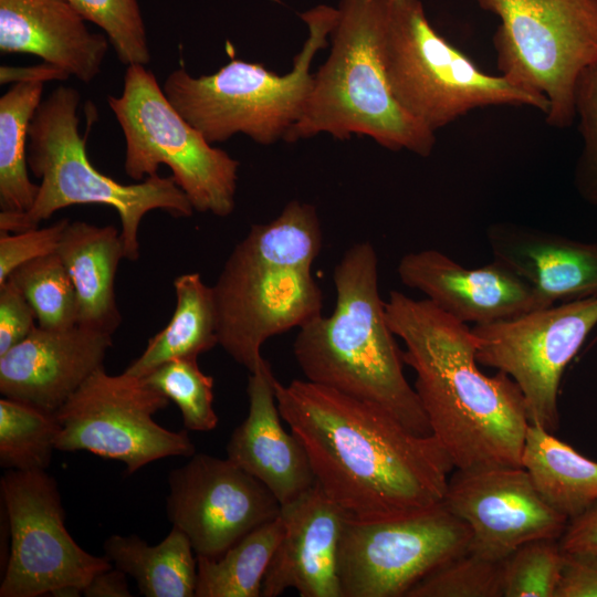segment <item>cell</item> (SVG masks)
<instances>
[{
  "label": "cell",
  "instance_id": "obj_1",
  "mask_svg": "<svg viewBox=\"0 0 597 597\" xmlns=\"http://www.w3.org/2000/svg\"><path fill=\"white\" fill-rule=\"evenodd\" d=\"M275 397L315 483L348 517L399 519L443 503L455 468L433 434H418L377 405L306 379L275 380Z\"/></svg>",
  "mask_w": 597,
  "mask_h": 597
},
{
  "label": "cell",
  "instance_id": "obj_2",
  "mask_svg": "<svg viewBox=\"0 0 597 597\" xmlns=\"http://www.w3.org/2000/svg\"><path fill=\"white\" fill-rule=\"evenodd\" d=\"M387 323L405 344L404 363L417 375L415 390L431 433L455 470L521 467L530 425L523 394L505 373L478 368L471 328L427 298L391 291Z\"/></svg>",
  "mask_w": 597,
  "mask_h": 597
},
{
  "label": "cell",
  "instance_id": "obj_3",
  "mask_svg": "<svg viewBox=\"0 0 597 597\" xmlns=\"http://www.w3.org/2000/svg\"><path fill=\"white\" fill-rule=\"evenodd\" d=\"M333 282V313L300 327L294 339L293 353L306 380L377 405L418 434H432L387 323L374 245H352L335 265Z\"/></svg>",
  "mask_w": 597,
  "mask_h": 597
},
{
  "label": "cell",
  "instance_id": "obj_4",
  "mask_svg": "<svg viewBox=\"0 0 597 597\" xmlns=\"http://www.w3.org/2000/svg\"><path fill=\"white\" fill-rule=\"evenodd\" d=\"M388 0H339L329 33V54L313 74L302 116L284 140L320 134L336 139L370 137L389 150L429 156L436 133L395 101L387 85L379 41Z\"/></svg>",
  "mask_w": 597,
  "mask_h": 597
},
{
  "label": "cell",
  "instance_id": "obj_5",
  "mask_svg": "<svg viewBox=\"0 0 597 597\" xmlns=\"http://www.w3.org/2000/svg\"><path fill=\"white\" fill-rule=\"evenodd\" d=\"M77 90L60 85L41 101L29 127L28 166L40 179L32 207L22 214L0 212V232L17 233L39 227L56 211L73 205H105L118 213L124 258H139L143 218L163 210L175 218L195 209L171 177L158 174L124 185L98 171L88 160L86 138L78 130Z\"/></svg>",
  "mask_w": 597,
  "mask_h": 597
},
{
  "label": "cell",
  "instance_id": "obj_6",
  "mask_svg": "<svg viewBox=\"0 0 597 597\" xmlns=\"http://www.w3.org/2000/svg\"><path fill=\"white\" fill-rule=\"evenodd\" d=\"M336 12V8L320 4L300 14L308 36L286 74L232 59L209 75L192 76L180 66L166 77L163 91L210 144L235 134L261 145L284 139L302 116L313 82L311 65L317 52L328 46Z\"/></svg>",
  "mask_w": 597,
  "mask_h": 597
},
{
  "label": "cell",
  "instance_id": "obj_7",
  "mask_svg": "<svg viewBox=\"0 0 597 597\" xmlns=\"http://www.w3.org/2000/svg\"><path fill=\"white\" fill-rule=\"evenodd\" d=\"M379 55L397 104L433 133L488 106L548 111L544 96L483 72L449 43L430 24L420 0H388Z\"/></svg>",
  "mask_w": 597,
  "mask_h": 597
},
{
  "label": "cell",
  "instance_id": "obj_8",
  "mask_svg": "<svg viewBox=\"0 0 597 597\" xmlns=\"http://www.w3.org/2000/svg\"><path fill=\"white\" fill-rule=\"evenodd\" d=\"M475 1L500 19L492 38L500 75L547 100V125L570 127L578 80L597 63V0Z\"/></svg>",
  "mask_w": 597,
  "mask_h": 597
},
{
  "label": "cell",
  "instance_id": "obj_9",
  "mask_svg": "<svg viewBox=\"0 0 597 597\" xmlns=\"http://www.w3.org/2000/svg\"><path fill=\"white\" fill-rule=\"evenodd\" d=\"M107 103L124 134L129 178L140 181L165 165L196 211L233 212L240 163L177 112L146 65H128L122 94L109 95Z\"/></svg>",
  "mask_w": 597,
  "mask_h": 597
},
{
  "label": "cell",
  "instance_id": "obj_10",
  "mask_svg": "<svg viewBox=\"0 0 597 597\" xmlns=\"http://www.w3.org/2000/svg\"><path fill=\"white\" fill-rule=\"evenodd\" d=\"M0 489L10 532L0 597L80 596L113 566L70 535L57 483L45 470H7Z\"/></svg>",
  "mask_w": 597,
  "mask_h": 597
},
{
  "label": "cell",
  "instance_id": "obj_11",
  "mask_svg": "<svg viewBox=\"0 0 597 597\" xmlns=\"http://www.w3.org/2000/svg\"><path fill=\"white\" fill-rule=\"evenodd\" d=\"M169 399L143 378L96 369L55 411L56 450L87 451L121 461L128 474L156 460L195 454L186 431H170L153 416Z\"/></svg>",
  "mask_w": 597,
  "mask_h": 597
},
{
  "label": "cell",
  "instance_id": "obj_12",
  "mask_svg": "<svg viewBox=\"0 0 597 597\" xmlns=\"http://www.w3.org/2000/svg\"><path fill=\"white\" fill-rule=\"evenodd\" d=\"M312 266L256 253L240 241L212 286L218 345L250 373L265 359L266 339L322 314L323 293Z\"/></svg>",
  "mask_w": 597,
  "mask_h": 597
},
{
  "label": "cell",
  "instance_id": "obj_13",
  "mask_svg": "<svg viewBox=\"0 0 597 597\" xmlns=\"http://www.w3.org/2000/svg\"><path fill=\"white\" fill-rule=\"evenodd\" d=\"M471 531L443 503L399 519L346 517L337 554L342 597H406L446 562L469 552Z\"/></svg>",
  "mask_w": 597,
  "mask_h": 597
},
{
  "label": "cell",
  "instance_id": "obj_14",
  "mask_svg": "<svg viewBox=\"0 0 597 597\" xmlns=\"http://www.w3.org/2000/svg\"><path fill=\"white\" fill-rule=\"evenodd\" d=\"M596 326L597 297L553 304L471 331L478 364L509 375L523 394L530 422L555 432L563 374Z\"/></svg>",
  "mask_w": 597,
  "mask_h": 597
},
{
  "label": "cell",
  "instance_id": "obj_15",
  "mask_svg": "<svg viewBox=\"0 0 597 597\" xmlns=\"http://www.w3.org/2000/svg\"><path fill=\"white\" fill-rule=\"evenodd\" d=\"M168 485V519L196 556H221L281 511L273 493L228 458L195 453L169 472Z\"/></svg>",
  "mask_w": 597,
  "mask_h": 597
},
{
  "label": "cell",
  "instance_id": "obj_16",
  "mask_svg": "<svg viewBox=\"0 0 597 597\" xmlns=\"http://www.w3.org/2000/svg\"><path fill=\"white\" fill-rule=\"evenodd\" d=\"M443 505L469 526V552L496 562L527 542L559 540L569 521L547 504L522 467L455 470Z\"/></svg>",
  "mask_w": 597,
  "mask_h": 597
},
{
  "label": "cell",
  "instance_id": "obj_17",
  "mask_svg": "<svg viewBox=\"0 0 597 597\" xmlns=\"http://www.w3.org/2000/svg\"><path fill=\"white\" fill-rule=\"evenodd\" d=\"M401 283L425 294L440 310L468 324L483 325L551 306L504 262L464 268L447 254L426 249L398 263Z\"/></svg>",
  "mask_w": 597,
  "mask_h": 597
},
{
  "label": "cell",
  "instance_id": "obj_18",
  "mask_svg": "<svg viewBox=\"0 0 597 597\" xmlns=\"http://www.w3.org/2000/svg\"><path fill=\"white\" fill-rule=\"evenodd\" d=\"M112 335L80 325L46 329L36 325L0 356V392L44 411H55L98 368Z\"/></svg>",
  "mask_w": 597,
  "mask_h": 597
},
{
  "label": "cell",
  "instance_id": "obj_19",
  "mask_svg": "<svg viewBox=\"0 0 597 597\" xmlns=\"http://www.w3.org/2000/svg\"><path fill=\"white\" fill-rule=\"evenodd\" d=\"M283 535L262 583V597L294 588L302 597H342L339 540L347 515L315 483L281 505Z\"/></svg>",
  "mask_w": 597,
  "mask_h": 597
},
{
  "label": "cell",
  "instance_id": "obj_20",
  "mask_svg": "<svg viewBox=\"0 0 597 597\" xmlns=\"http://www.w3.org/2000/svg\"><path fill=\"white\" fill-rule=\"evenodd\" d=\"M275 380L266 360L250 373L249 412L226 449L228 459L262 482L283 505L312 488L315 476L303 444L280 421Z\"/></svg>",
  "mask_w": 597,
  "mask_h": 597
},
{
  "label": "cell",
  "instance_id": "obj_21",
  "mask_svg": "<svg viewBox=\"0 0 597 597\" xmlns=\"http://www.w3.org/2000/svg\"><path fill=\"white\" fill-rule=\"evenodd\" d=\"M493 258L530 283L549 304L597 297V242L515 222L485 230Z\"/></svg>",
  "mask_w": 597,
  "mask_h": 597
},
{
  "label": "cell",
  "instance_id": "obj_22",
  "mask_svg": "<svg viewBox=\"0 0 597 597\" xmlns=\"http://www.w3.org/2000/svg\"><path fill=\"white\" fill-rule=\"evenodd\" d=\"M105 34L91 32L69 0H0V51L32 54L90 83L108 51Z\"/></svg>",
  "mask_w": 597,
  "mask_h": 597
},
{
  "label": "cell",
  "instance_id": "obj_23",
  "mask_svg": "<svg viewBox=\"0 0 597 597\" xmlns=\"http://www.w3.org/2000/svg\"><path fill=\"white\" fill-rule=\"evenodd\" d=\"M56 253L74 285L77 325L113 335L122 322L115 296V275L124 245L114 226L70 221Z\"/></svg>",
  "mask_w": 597,
  "mask_h": 597
},
{
  "label": "cell",
  "instance_id": "obj_24",
  "mask_svg": "<svg viewBox=\"0 0 597 597\" xmlns=\"http://www.w3.org/2000/svg\"><path fill=\"white\" fill-rule=\"evenodd\" d=\"M553 433L530 422L521 467L547 504L570 520L597 504V461Z\"/></svg>",
  "mask_w": 597,
  "mask_h": 597
},
{
  "label": "cell",
  "instance_id": "obj_25",
  "mask_svg": "<svg viewBox=\"0 0 597 597\" xmlns=\"http://www.w3.org/2000/svg\"><path fill=\"white\" fill-rule=\"evenodd\" d=\"M176 307L169 323L151 338L124 373L139 378L176 359L198 358L218 345L217 310L212 286L198 272L174 280Z\"/></svg>",
  "mask_w": 597,
  "mask_h": 597
},
{
  "label": "cell",
  "instance_id": "obj_26",
  "mask_svg": "<svg viewBox=\"0 0 597 597\" xmlns=\"http://www.w3.org/2000/svg\"><path fill=\"white\" fill-rule=\"evenodd\" d=\"M104 556L133 577L145 597H193L197 556L188 537L172 526L151 546L137 535H111L103 544Z\"/></svg>",
  "mask_w": 597,
  "mask_h": 597
},
{
  "label": "cell",
  "instance_id": "obj_27",
  "mask_svg": "<svg viewBox=\"0 0 597 597\" xmlns=\"http://www.w3.org/2000/svg\"><path fill=\"white\" fill-rule=\"evenodd\" d=\"M44 84L17 82L0 98V212L25 213L36 198L39 185L28 174V137Z\"/></svg>",
  "mask_w": 597,
  "mask_h": 597
},
{
  "label": "cell",
  "instance_id": "obj_28",
  "mask_svg": "<svg viewBox=\"0 0 597 597\" xmlns=\"http://www.w3.org/2000/svg\"><path fill=\"white\" fill-rule=\"evenodd\" d=\"M283 535L275 517L252 530L221 556H197L196 597H260L262 583Z\"/></svg>",
  "mask_w": 597,
  "mask_h": 597
},
{
  "label": "cell",
  "instance_id": "obj_29",
  "mask_svg": "<svg viewBox=\"0 0 597 597\" xmlns=\"http://www.w3.org/2000/svg\"><path fill=\"white\" fill-rule=\"evenodd\" d=\"M54 413L27 402L0 400V464L6 470H45L56 450Z\"/></svg>",
  "mask_w": 597,
  "mask_h": 597
},
{
  "label": "cell",
  "instance_id": "obj_30",
  "mask_svg": "<svg viewBox=\"0 0 597 597\" xmlns=\"http://www.w3.org/2000/svg\"><path fill=\"white\" fill-rule=\"evenodd\" d=\"M256 253L302 266H312L323 245L316 208L290 201L271 222L254 224L242 240Z\"/></svg>",
  "mask_w": 597,
  "mask_h": 597
},
{
  "label": "cell",
  "instance_id": "obj_31",
  "mask_svg": "<svg viewBox=\"0 0 597 597\" xmlns=\"http://www.w3.org/2000/svg\"><path fill=\"white\" fill-rule=\"evenodd\" d=\"M8 280L25 296L40 327L66 329L77 325L76 292L56 252L20 265Z\"/></svg>",
  "mask_w": 597,
  "mask_h": 597
},
{
  "label": "cell",
  "instance_id": "obj_32",
  "mask_svg": "<svg viewBox=\"0 0 597 597\" xmlns=\"http://www.w3.org/2000/svg\"><path fill=\"white\" fill-rule=\"evenodd\" d=\"M143 379L177 405L186 429L207 432L218 426L219 418L213 409V378L200 369L197 358L169 360Z\"/></svg>",
  "mask_w": 597,
  "mask_h": 597
},
{
  "label": "cell",
  "instance_id": "obj_33",
  "mask_svg": "<svg viewBox=\"0 0 597 597\" xmlns=\"http://www.w3.org/2000/svg\"><path fill=\"white\" fill-rule=\"evenodd\" d=\"M564 563L558 540L542 538L521 545L502 561V597H555Z\"/></svg>",
  "mask_w": 597,
  "mask_h": 597
},
{
  "label": "cell",
  "instance_id": "obj_34",
  "mask_svg": "<svg viewBox=\"0 0 597 597\" xmlns=\"http://www.w3.org/2000/svg\"><path fill=\"white\" fill-rule=\"evenodd\" d=\"M501 564L467 552L430 572L406 597H502Z\"/></svg>",
  "mask_w": 597,
  "mask_h": 597
},
{
  "label": "cell",
  "instance_id": "obj_35",
  "mask_svg": "<svg viewBox=\"0 0 597 597\" xmlns=\"http://www.w3.org/2000/svg\"><path fill=\"white\" fill-rule=\"evenodd\" d=\"M69 1L86 21L104 31L123 64L149 63L146 27L137 0Z\"/></svg>",
  "mask_w": 597,
  "mask_h": 597
},
{
  "label": "cell",
  "instance_id": "obj_36",
  "mask_svg": "<svg viewBox=\"0 0 597 597\" xmlns=\"http://www.w3.org/2000/svg\"><path fill=\"white\" fill-rule=\"evenodd\" d=\"M575 113L582 148L573 181L579 197L597 207V63L586 69L578 80Z\"/></svg>",
  "mask_w": 597,
  "mask_h": 597
},
{
  "label": "cell",
  "instance_id": "obj_37",
  "mask_svg": "<svg viewBox=\"0 0 597 597\" xmlns=\"http://www.w3.org/2000/svg\"><path fill=\"white\" fill-rule=\"evenodd\" d=\"M67 218L44 228H32L17 233L0 234V285L20 265L56 252Z\"/></svg>",
  "mask_w": 597,
  "mask_h": 597
},
{
  "label": "cell",
  "instance_id": "obj_38",
  "mask_svg": "<svg viewBox=\"0 0 597 597\" xmlns=\"http://www.w3.org/2000/svg\"><path fill=\"white\" fill-rule=\"evenodd\" d=\"M36 315L25 296L10 281L0 285V356L23 341L35 324Z\"/></svg>",
  "mask_w": 597,
  "mask_h": 597
},
{
  "label": "cell",
  "instance_id": "obj_39",
  "mask_svg": "<svg viewBox=\"0 0 597 597\" xmlns=\"http://www.w3.org/2000/svg\"><path fill=\"white\" fill-rule=\"evenodd\" d=\"M558 543L565 555L597 561V504L570 519Z\"/></svg>",
  "mask_w": 597,
  "mask_h": 597
},
{
  "label": "cell",
  "instance_id": "obj_40",
  "mask_svg": "<svg viewBox=\"0 0 597 597\" xmlns=\"http://www.w3.org/2000/svg\"><path fill=\"white\" fill-rule=\"evenodd\" d=\"M555 597H597V561L565 555Z\"/></svg>",
  "mask_w": 597,
  "mask_h": 597
},
{
  "label": "cell",
  "instance_id": "obj_41",
  "mask_svg": "<svg viewBox=\"0 0 597 597\" xmlns=\"http://www.w3.org/2000/svg\"><path fill=\"white\" fill-rule=\"evenodd\" d=\"M86 597H130L126 574L112 566L95 575L83 589Z\"/></svg>",
  "mask_w": 597,
  "mask_h": 597
},
{
  "label": "cell",
  "instance_id": "obj_42",
  "mask_svg": "<svg viewBox=\"0 0 597 597\" xmlns=\"http://www.w3.org/2000/svg\"><path fill=\"white\" fill-rule=\"evenodd\" d=\"M67 77L70 76L63 70L46 62L27 67H10L7 65L0 67L1 84H14L21 81L48 82L53 80H65Z\"/></svg>",
  "mask_w": 597,
  "mask_h": 597
}]
</instances>
